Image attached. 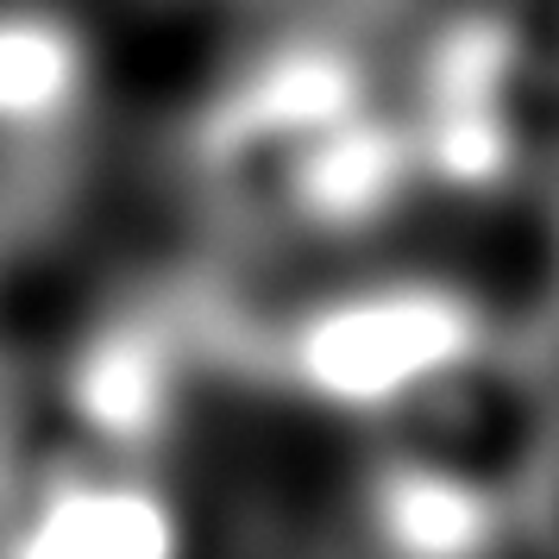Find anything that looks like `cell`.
<instances>
[{
    "mask_svg": "<svg viewBox=\"0 0 559 559\" xmlns=\"http://www.w3.org/2000/svg\"><path fill=\"white\" fill-rule=\"evenodd\" d=\"M371 522L383 547H396L403 559H472L490 540V503L478 497V484L428 465L383 472Z\"/></svg>",
    "mask_w": 559,
    "mask_h": 559,
    "instance_id": "obj_4",
    "label": "cell"
},
{
    "mask_svg": "<svg viewBox=\"0 0 559 559\" xmlns=\"http://www.w3.org/2000/svg\"><path fill=\"white\" fill-rule=\"evenodd\" d=\"M0 559H189V515L127 465L63 472L0 522Z\"/></svg>",
    "mask_w": 559,
    "mask_h": 559,
    "instance_id": "obj_2",
    "label": "cell"
},
{
    "mask_svg": "<svg viewBox=\"0 0 559 559\" xmlns=\"http://www.w3.org/2000/svg\"><path fill=\"white\" fill-rule=\"evenodd\" d=\"M95 57L63 13L0 7V139H32L76 120Z\"/></svg>",
    "mask_w": 559,
    "mask_h": 559,
    "instance_id": "obj_3",
    "label": "cell"
},
{
    "mask_svg": "<svg viewBox=\"0 0 559 559\" xmlns=\"http://www.w3.org/2000/svg\"><path fill=\"white\" fill-rule=\"evenodd\" d=\"M478 308L459 283L378 277L333 289L283 340L302 396L340 415H390L408 396L465 371L478 353Z\"/></svg>",
    "mask_w": 559,
    "mask_h": 559,
    "instance_id": "obj_1",
    "label": "cell"
}]
</instances>
